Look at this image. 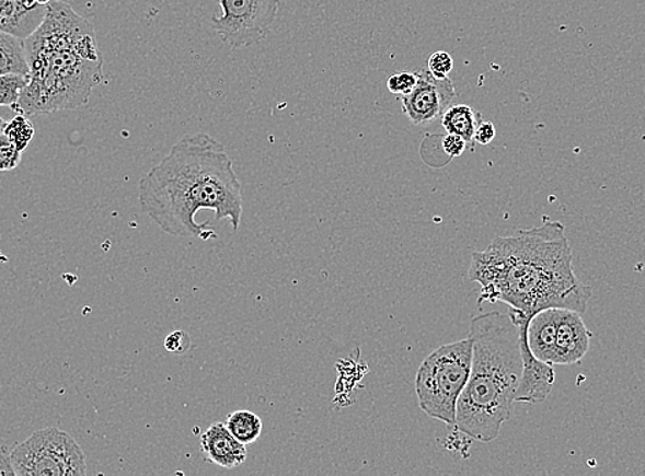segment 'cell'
I'll return each instance as SVG.
<instances>
[{
    "mask_svg": "<svg viewBox=\"0 0 645 476\" xmlns=\"http://www.w3.org/2000/svg\"><path fill=\"white\" fill-rule=\"evenodd\" d=\"M469 279L481 286L480 305L503 302L528 318L550 307L587 312L592 297L574 272L571 242L560 221L497 236L473 254Z\"/></svg>",
    "mask_w": 645,
    "mask_h": 476,
    "instance_id": "cell-1",
    "label": "cell"
},
{
    "mask_svg": "<svg viewBox=\"0 0 645 476\" xmlns=\"http://www.w3.org/2000/svg\"><path fill=\"white\" fill-rule=\"evenodd\" d=\"M139 204L168 235L216 237L209 221L195 216L208 209L216 220H230L234 232L243 213L242 186L224 144L208 133L186 135L164 160L140 178Z\"/></svg>",
    "mask_w": 645,
    "mask_h": 476,
    "instance_id": "cell-2",
    "label": "cell"
},
{
    "mask_svg": "<svg viewBox=\"0 0 645 476\" xmlns=\"http://www.w3.org/2000/svg\"><path fill=\"white\" fill-rule=\"evenodd\" d=\"M24 42L30 74L13 109L18 115H51L89 104L92 91L105 79L103 56L89 20L69 3L51 0L39 28Z\"/></svg>",
    "mask_w": 645,
    "mask_h": 476,
    "instance_id": "cell-3",
    "label": "cell"
},
{
    "mask_svg": "<svg viewBox=\"0 0 645 476\" xmlns=\"http://www.w3.org/2000/svg\"><path fill=\"white\" fill-rule=\"evenodd\" d=\"M473 361L458 402L454 427L480 442H492L511 418L522 375L519 327L508 313L487 312L470 324Z\"/></svg>",
    "mask_w": 645,
    "mask_h": 476,
    "instance_id": "cell-4",
    "label": "cell"
},
{
    "mask_svg": "<svg viewBox=\"0 0 645 476\" xmlns=\"http://www.w3.org/2000/svg\"><path fill=\"white\" fill-rule=\"evenodd\" d=\"M473 340L442 345L428 355L417 370L415 391L419 407L428 418L454 426L460 394L468 385Z\"/></svg>",
    "mask_w": 645,
    "mask_h": 476,
    "instance_id": "cell-5",
    "label": "cell"
},
{
    "mask_svg": "<svg viewBox=\"0 0 645 476\" xmlns=\"http://www.w3.org/2000/svg\"><path fill=\"white\" fill-rule=\"evenodd\" d=\"M15 476L85 475L84 452L72 437L56 427L37 430L10 453Z\"/></svg>",
    "mask_w": 645,
    "mask_h": 476,
    "instance_id": "cell-6",
    "label": "cell"
},
{
    "mask_svg": "<svg viewBox=\"0 0 645 476\" xmlns=\"http://www.w3.org/2000/svg\"><path fill=\"white\" fill-rule=\"evenodd\" d=\"M223 13L211 18L220 39L234 50L265 39L278 19L279 0H220Z\"/></svg>",
    "mask_w": 645,
    "mask_h": 476,
    "instance_id": "cell-7",
    "label": "cell"
},
{
    "mask_svg": "<svg viewBox=\"0 0 645 476\" xmlns=\"http://www.w3.org/2000/svg\"><path fill=\"white\" fill-rule=\"evenodd\" d=\"M415 73V89L408 95L401 96V105L414 126H426L442 117L452 106L457 89L451 79H437L428 69H419Z\"/></svg>",
    "mask_w": 645,
    "mask_h": 476,
    "instance_id": "cell-8",
    "label": "cell"
},
{
    "mask_svg": "<svg viewBox=\"0 0 645 476\" xmlns=\"http://www.w3.org/2000/svg\"><path fill=\"white\" fill-rule=\"evenodd\" d=\"M508 315L519 327L520 351H522L523 360L522 375H520L517 394H515V403L531 405L544 403L554 387L556 379L554 365L535 359L531 353L528 340H526L530 318L515 315V313H508Z\"/></svg>",
    "mask_w": 645,
    "mask_h": 476,
    "instance_id": "cell-9",
    "label": "cell"
},
{
    "mask_svg": "<svg viewBox=\"0 0 645 476\" xmlns=\"http://www.w3.org/2000/svg\"><path fill=\"white\" fill-rule=\"evenodd\" d=\"M589 332L581 313L572 310H560L556 324V359L555 365H574L587 356L590 348Z\"/></svg>",
    "mask_w": 645,
    "mask_h": 476,
    "instance_id": "cell-10",
    "label": "cell"
},
{
    "mask_svg": "<svg viewBox=\"0 0 645 476\" xmlns=\"http://www.w3.org/2000/svg\"><path fill=\"white\" fill-rule=\"evenodd\" d=\"M200 451L206 462L232 469L246 462V446L237 440L224 423H215L200 436Z\"/></svg>",
    "mask_w": 645,
    "mask_h": 476,
    "instance_id": "cell-11",
    "label": "cell"
},
{
    "mask_svg": "<svg viewBox=\"0 0 645 476\" xmlns=\"http://www.w3.org/2000/svg\"><path fill=\"white\" fill-rule=\"evenodd\" d=\"M47 7L35 0H0V31L26 39L39 28Z\"/></svg>",
    "mask_w": 645,
    "mask_h": 476,
    "instance_id": "cell-12",
    "label": "cell"
},
{
    "mask_svg": "<svg viewBox=\"0 0 645 476\" xmlns=\"http://www.w3.org/2000/svg\"><path fill=\"white\" fill-rule=\"evenodd\" d=\"M561 307H550L537 312L530 318L526 340L531 353L546 364L555 367L556 359V324Z\"/></svg>",
    "mask_w": 645,
    "mask_h": 476,
    "instance_id": "cell-13",
    "label": "cell"
},
{
    "mask_svg": "<svg viewBox=\"0 0 645 476\" xmlns=\"http://www.w3.org/2000/svg\"><path fill=\"white\" fill-rule=\"evenodd\" d=\"M30 74L25 42L20 37L0 31V76Z\"/></svg>",
    "mask_w": 645,
    "mask_h": 476,
    "instance_id": "cell-14",
    "label": "cell"
},
{
    "mask_svg": "<svg viewBox=\"0 0 645 476\" xmlns=\"http://www.w3.org/2000/svg\"><path fill=\"white\" fill-rule=\"evenodd\" d=\"M484 120L480 112L469 105H454L444 113L441 123L447 133H454L462 137L469 144L474 143L476 127Z\"/></svg>",
    "mask_w": 645,
    "mask_h": 476,
    "instance_id": "cell-15",
    "label": "cell"
},
{
    "mask_svg": "<svg viewBox=\"0 0 645 476\" xmlns=\"http://www.w3.org/2000/svg\"><path fill=\"white\" fill-rule=\"evenodd\" d=\"M224 425L231 434L245 446L253 445L263 431L262 419L252 410H235L229 415Z\"/></svg>",
    "mask_w": 645,
    "mask_h": 476,
    "instance_id": "cell-16",
    "label": "cell"
},
{
    "mask_svg": "<svg viewBox=\"0 0 645 476\" xmlns=\"http://www.w3.org/2000/svg\"><path fill=\"white\" fill-rule=\"evenodd\" d=\"M3 133L7 135L10 142L24 154L25 150L28 149L32 139L35 137V128L32 126L28 117L18 115L12 118V121L7 124Z\"/></svg>",
    "mask_w": 645,
    "mask_h": 476,
    "instance_id": "cell-17",
    "label": "cell"
},
{
    "mask_svg": "<svg viewBox=\"0 0 645 476\" xmlns=\"http://www.w3.org/2000/svg\"><path fill=\"white\" fill-rule=\"evenodd\" d=\"M28 85V76L3 74L0 76V106L14 109L19 104L20 96L25 86Z\"/></svg>",
    "mask_w": 645,
    "mask_h": 476,
    "instance_id": "cell-18",
    "label": "cell"
},
{
    "mask_svg": "<svg viewBox=\"0 0 645 476\" xmlns=\"http://www.w3.org/2000/svg\"><path fill=\"white\" fill-rule=\"evenodd\" d=\"M23 153L10 142L4 133H0V172L13 171L21 164Z\"/></svg>",
    "mask_w": 645,
    "mask_h": 476,
    "instance_id": "cell-19",
    "label": "cell"
},
{
    "mask_svg": "<svg viewBox=\"0 0 645 476\" xmlns=\"http://www.w3.org/2000/svg\"><path fill=\"white\" fill-rule=\"evenodd\" d=\"M428 70L437 79L449 78L453 70V58L447 51H437L428 58Z\"/></svg>",
    "mask_w": 645,
    "mask_h": 476,
    "instance_id": "cell-20",
    "label": "cell"
},
{
    "mask_svg": "<svg viewBox=\"0 0 645 476\" xmlns=\"http://www.w3.org/2000/svg\"><path fill=\"white\" fill-rule=\"evenodd\" d=\"M416 73L415 72H401L398 74L390 76L387 81V85L392 94L408 95L416 85Z\"/></svg>",
    "mask_w": 645,
    "mask_h": 476,
    "instance_id": "cell-21",
    "label": "cell"
},
{
    "mask_svg": "<svg viewBox=\"0 0 645 476\" xmlns=\"http://www.w3.org/2000/svg\"><path fill=\"white\" fill-rule=\"evenodd\" d=\"M468 146L469 143L462 137H459V135L447 133L441 139V148L449 160L458 159V156L462 155L465 149H468Z\"/></svg>",
    "mask_w": 645,
    "mask_h": 476,
    "instance_id": "cell-22",
    "label": "cell"
},
{
    "mask_svg": "<svg viewBox=\"0 0 645 476\" xmlns=\"http://www.w3.org/2000/svg\"><path fill=\"white\" fill-rule=\"evenodd\" d=\"M164 345L165 349L171 351V353H184V351L189 349L192 339H189L188 334L184 332H175L168 335Z\"/></svg>",
    "mask_w": 645,
    "mask_h": 476,
    "instance_id": "cell-23",
    "label": "cell"
},
{
    "mask_svg": "<svg viewBox=\"0 0 645 476\" xmlns=\"http://www.w3.org/2000/svg\"><path fill=\"white\" fill-rule=\"evenodd\" d=\"M496 138V128L489 121L482 120L474 133V143L487 146Z\"/></svg>",
    "mask_w": 645,
    "mask_h": 476,
    "instance_id": "cell-24",
    "label": "cell"
},
{
    "mask_svg": "<svg viewBox=\"0 0 645 476\" xmlns=\"http://www.w3.org/2000/svg\"><path fill=\"white\" fill-rule=\"evenodd\" d=\"M14 468L10 454L0 449V476H14Z\"/></svg>",
    "mask_w": 645,
    "mask_h": 476,
    "instance_id": "cell-25",
    "label": "cell"
},
{
    "mask_svg": "<svg viewBox=\"0 0 645 476\" xmlns=\"http://www.w3.org/2000/svg\"><path fill=\"white\" fill-rule=\"evenodd\" d=\"M7 121L3 120L2 117H0V133H3L4 131V127H7Z\"/></svg>",
    "mask_w": 645,
    "mask_h": 476,
    "instance_id": "cell-26",
    "label": "cell"
},
{
    "mask_svg": "<svg viewBox=\"0 0 645 476\" xmlns=\"http://www.w3.org/2000/svg\"><path fill=\"white\" fill-rule=\"evenodd\" d=\"M35 2L37 4H42V7H47V4L51 2V0H35Z\"/></svg>",
    "mask_w": 645,
    "mask_h": 476,
    "instance_id": "cell-27",
    "label": "cell"
}]
</instances>
